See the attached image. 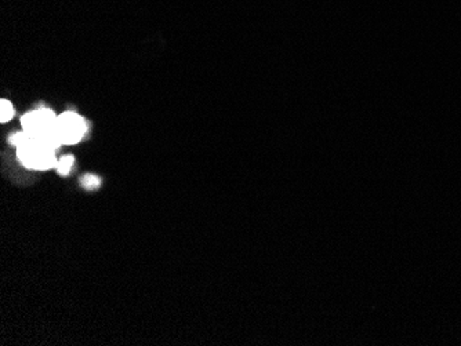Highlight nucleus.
<instances>
[{"mask_svg":"<svg viewBox=\"0 0 461 346\" xmlns=\"http://www.w3.org/2000/svg\"><path fill=\"white\" fill-rule=\"evenodd\" d=\"M74 156L72 155H67V156H62L61 159L58 160V164H57V171L61 174V175H68L72 166H74Z\"/></svg>","mask_w":461,"mask_h":346,"instance_id":"4","label":"nucleus"},{"mask_svg":"<svg viewBox=\"0 0 461 346\" xmlns=\"http://www.w3.org/2000/svg\"><path fill=\"white\" fill-rule=\"evenodd\" d=\"M21 125L23 130L35 141L43 142L55 151L62 145L57 133V116L53 110L42 108L28 112L23 116Z\"/></svg>","mask_w":461,"mask_h":346,"instance_id":"1","label":"nucleus"},{"mask_svg":"<svg viewBox=\"0 0 461 346\" xmlns=\"http://www.w3.org/2000/svg\"><path fill=\"white\" fill-rule=\"evenodd\" d=\"M81 185L87 189H97L100 187V178L96 175H84L81 180Z\"/></svg>","mask_w":461,"mask_h":346,"instance_id":"6","label":"nucleus"},{"mask_svg":"<svg viewBox=\"0 0 461 346\" xmlns=\"http://www.w3.org/2000/svg\"><path fill=\"white\" fill-rule=\"evenodd\" d=\"M18 160L32 170H50L57 167L58 160L55 159V149L52 146L35 141L28 135V139L17 146Z\"/></svg>","mask_w":461,"mask_h":346,"instance_id":"2","label":"nucleus"},{"mask_svg":"<svg viewBox=\"0 0 461 346\" xmlns=\"http://www.w3.org/2000/svg\"><path fill=\"white\" fill-rule=\"evenodd\" d=\"M86 122L75 112H64L57 116V133L62 145H75L86 134Z\"/></svg>","mask_w":461,"mask_h":346,"instance_id":"3","label":"nucleus"},{"mask_svg":"<svg viewBox=\"0 0 461 346\" xmlns=\"http://www.w3.org/2000/svg\"><path fill=\"white\" fill-rule=\"evenodd\" d=\"M13 116H14V108L10 104V101L1 100L0 101V122L6 123V122L11 120Z\"/></svg>","mask_w":461,"mask_h":346,"instance_id":"5","label":"nucleus"}]
</instances>
